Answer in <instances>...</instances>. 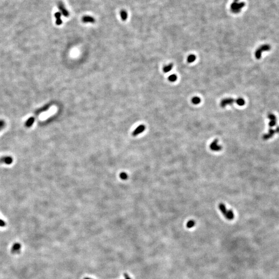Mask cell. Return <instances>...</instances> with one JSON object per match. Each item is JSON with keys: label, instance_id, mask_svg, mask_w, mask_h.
Wrapping results in <instances>:
<instances>
[{"label": "cell", "instance_id": "1", "mask_svg": "<svg viewBox=\"0 0 279 279\" xmlns=\"http://www.w3.org/2000/svg\"><path fill=\"white\" fill-rule=\"evenodd\" d=\"M218 208L222 214L228 220H232L234 218V214L232 210L228 209L226 205L223 203H220L218 205Z\"/></svg>", "mask_w": 279, "mask_h": 279}, {"label": "cell", "instance_id": "2", "mask_svg": "<svg viewBox=\"0 0 279 279\" xmlns=\"http://www.w3.org/2000/svg\"><path fill=\"white\" fill-rule=\"evenodd\" d=\"M245 2H243L236 3L233 2L231 5V10L233 13L235 14L238 13L241 11V10L245 6Z\"/></svg>", "mask_w": 279, "mask_h": 279}, {"label": "cell", "instance_id": "3", "mask_svg": "<svg viewBox=\"0 0 279 279\" xmlns=\"http://www.w3.org/2000/svg\"><path fill=\"white\" fill-rule=\"evenodd\" d=\"M271 47L268 44H264L259 47L255 52V56L257 59H260L262 57V54L263 51H269L270 50Z\"/></svg>", "mask_w": 279, "mask_h": 279}, {"label": "cell", "instance_id": "4", "mask_svg": "<svg viewBox=\"0 0 279 279\" xmlns=\"http://www.w3.org/2000/svg\"><path fill=\"white\" fill-rule=\"evenodd\" d=\"M209 148L213 151H219L222 150V147L218 144V140L214 139L209 145Z\"/></svg>", "mask_w": 279, "mask_h": 279}, {"label": "cell", "instance_id": "5", "mask_svg": "<svg viewBox=\"0 0 279 279\" xmlns=\"http://www.w3.org/2000/svg\"><path fill=\"white\" fill-rule=\"evenodd\" d=\"M58 7L60 10L61 13L65 17H68L69 16V13L66 8L65 5L62 2H59L58 3Z\"/></svg>", "mask_w": 279, "mask_h": 279}, {"label": "cell", "instance_id": "6", "mask_svg": "<svg viewBox=\"0 0 279 279\" xmlns=\"http://www.w3.org/2000/svg\"><path fill=\"white\" fill-rule=\"evenodd\" d=\"M236 99H234L232 98H227L223 99L221 101L220 105L222 107H226L228 105H231L234 103H236Z\"/></svg>", "mask_w": 279, "mask_h": 279}, {"label": "cell", "instance_id": "7", "mask_svg": "<svg viewBox=\"0 0 279 279\" xmlns=\"http://www.w3.org/2000/svg\"><path fill=\"white\" fill-rule=\"evenodd\" d=\"M275 133H279V127H277L275 129H270L268 133L264 134L263 138L264 140H267L271 138Z\"/></svg>", "mask_w": 279, "mask_h": 279}, {"label": "cell", "instance_id": "8", "mask_svg": "<svg viewBox=\"0 0 279 279\" xmlns=\"http://www.w3.org/2000/svg\"><path fill=\"white\" fill-rule=\"evenodd\" d=\"M145 128H146L145 126H144V125H140L137 128L134 129V130L132 133V135L134 137L137 136L140 133H141L143 131H144Z\"/></svg>", "mask_w": 279, "mask_h": 279}, {"label": "cell", "instance_id": "9", "mask_svg": "<svg viewBox=\"0 0 279 279\" xmlns=\"http://www.w3.org/2000/svg\"><path fill=\"white\" fill-rule=\"evenodd\" d=\"M13 162V159L11 156H5L0 158V163H4L5 164H11Z\"/></svg>", "mask_w": 279, "mask_h": 279}, {"label": "cell", "instance_id": "10", "mask_svg": "<svg viewBox=\"0 0 279 279\" xmlns=\"http://www.w3.org/2000/svg\"><path fill=\"white\" fill-rule=\"evenodd\" d=\"M82 21L85 23H94L95 22V19L94 17L90 16H84L82 17Z\"/></svg>", "mask_w": 279, "mask_h": 279}, {"label": "cell", "instance_id": "11", "mask_svg": "<svg viewBox=\"0 0 279 279\" xmlns=\"http://www.w3.org/2000/svg\"><path fill=\"white\" fill-rule=\"evenodd\" d=\"M21 246L19 243H16L12 248V252L13 253H19L20 251Z\"/></svg>", "mask_w": 279, "mask_h": 279}, {"label": "cell", "instance_id": "12", "mask_svg": "<svg viewBox=\"0 0 279 279\" xmlns=\"http://www.w3.org/2000/svg\"><path fill=\"white\" fill-rule=\"evenodd\" d=\"M62 15L60 12H57L56 13H55L54 16H55V18H56V24H57V25H60L62 24L63 21L61 19Z\"/></svg>", "mask_w": 279, "mask_h": 279}, {"label": "cell", "instance_id": "13", "mask_svg": "<svg viewBox=\"0 0 279 279\" xmlns=\"http://www.w3.org/2000/svg\"><path fill=\"white\" fill-rule=\"evenodd\" d=\"M34 122H35L34 118H33V117H31V118H29L25 122V126L28 128L31 127L33 125V124H34Z\"/></svg>", "mask_w": 279, "mask_h": 279}, {"label": "cell", "instance_id": "14", "mask_svg": "<svg viewBox=\"0 0 279 279\" xmlns=\"http://www.w3.org/2000/svg\"><path fill=\"white\" fill-rule=\"evenodd\" d=\"M120 15L123 21H126L128 18V13L125 10H122L120 12Z\"/></svg>", "mask_w": 279, "mask_h": 279}, {"label": "cell", "instance_id": "15", "mask_svg": "<svg viewBox=\"0 0 279 279\" xmlns=\"http://www.w3.org/2000/svg\"><path fill=\"white\" fill-rule=\"evenodd\" d=\"M173 64L172 63H171L169 65L164 66L163 67V71H164V73H168V72H169L171 70L172 68H173Z\"/></svg>", "mask_w": 279, "mask_h": 279}, {"label": "cell", "instance_id": "16", "mask_svg": "<svg viewBox=\"0 0 279 279\" xmlns=\"http://www.w3.org/2000/svg\"><path fill=\"white\" fill-rule=\"evenodd\" d=\"M195 222L193 220H191L189 221L187 223L186 227L188 229H191L194 227L195 226Z\"/></svg>", "mask_w": 279, "mask_h": 279}, {"label": "cell", "instance_id": "17", "mask_svg": "<svg viewBox=\"0 0 279 279\" xmlns=\"http://www.w3.org/2000/svg\"><path fill=\"white\" fill-rule=\"evenodd\" d=\"M236 103L239 106H243L245 104V100L242 98L236 99Z\"/></svg>", "mask_w": 279, "mask_h": 279}, {"label": "cell", "instance_id": "18", "mask_svg": "<svg viewBox=\"0 0 279 279\" xmlns=\"http://www.w3.org/2000/svg\"><path fill=\"white\" fill-rule=\"evenodd\" d=\"M201 99L199 97H194L192 99V102L194 104H198L201 102Z\"/></svg>", "mask_w": 279, "mask_h": 279}, {"label": "cell", "instance_id": "19", "mask_svg": "<svg viewBox=\"0 0 279 279\" xmlns=\"http://www.w3.org/2000/svg\"><path fill=\"white\" fill-rule=\"evenodd\" d=\"M195 60H196V56L193 54H191L190 55H189V57H188L187 62L188 63H191L194 62Z\"/></svg>", "mask_w": 279, "mask_h": 279}, {"label": "cell", "instance_id": "20", "mask_svg": "<svg viewBox=\"0 0 279 279\" xmlns=\"http://www.w3.org/2000/svg\"><path fill=\"white\" fill-rule=\"evenodd\" d=\"M168 79H169V80L170 81V82H175L177 80V76L175 75H174V74H173V75H170V76L169 77Z\"/></svg>", "mask_w": 279, "mask_h": 279}, {"label": "cell", "instance_id": "21", "mask_svg": "<svg viewBox=\"0 0 279 279\" xmlns=\"http://www.w3.org/2000/svg\"><path fill=\"white\" fill-rule=\"evenodd\" d=\"M268 118L270 121H271V120H276V118L275 116L274 115L272 114V113H269L268 115Z\"/></svg>", "mask_w": 279, "mask_h": 279}, {"label": "cell", "instance_id": "22", "mask_svg": "<svg viewBox=\"0 0 279 279\" xmlns=\"http://www.w3.org/2000/svg\"><path fill=\"white\" fill-rule=\"evenodd\" d=\"M276 120H271L270 121L269 123V125L270 127H272L276 125Z\"/></svg>", "mask_w": 279, "mask_h": 279}, {"label": "cell", "instance_id": "23", "mask_svg": "<svg viewBox=\"0 0 279 279\" xmlns=\"http://www.w3.org/2000/svg\"><path fill=\"white\" fill-rule=\"evenodd\" d=\"M120 176L121 178L122 179H123V180L127 179V178H128L127 175L125 173H122L120 175Z\"/></svg>", "mask_w": 279, "mask_h": 279}, {"label": "cell", "instance_id": "24", "mask_svg": "<svg viewBox=\"0 0 279 279\" xmlns=\"http://www.w3.org/2000/svg\"><path fill=\"white\" fill-rule=\"evenodd\" d=\"M5 126V122L3 120H0V131H1Z\"/></svg>", "mask_w": 279, "mask_h": 279}, {"label": "cell", "instance_id": "25", "mask_svg": "<svg viewBox=\"0 0 279 279\" xmlns=\"http://www.w3.org/2000/svg\"><path fill=\"white\" fill-rule=\"evenodd\" d=\"M6 226V223L4 221H3V220L0 219V227H4Z\"/></svg>", "mask_w": 279, "mask_h": 279}, {"label": "cell", "instance_id": "26", "mask_svg": "<svg viewBox=\"0 0 279 279\" xmlns=\"http://www.w3.org/2000/svg\"><path fill=\"white\" fill-rule=\"evenodd\" d=\"M124 276H125L126 279H131L130 277L129 276V275H128L127 274H126V273H125V274H124Z\"/></svg>", "mask_w": 279, "mask_h": 279}, {"label": "cell", "instance_id": "27", "mask_svg": "<svg viewBox=\"0 0 279 279\" xmlns=\"http://www.w3.org/2000/svg\"><path fill=\"white\" fill-rule=\"evenodd\" d=\"M239 1V0H234V2H235V3H236V2H238V1Z\"/></svg>", "mask_w": 279, "mask_h": 279}, {"label": "cell", "instance_id": "28", "mask_svg": "<svg viewBox=\"0 0 279 279\" xmlns=\"http://www.w3.org/2000/svg\"><path fill=\"white\" fill-rule=\"evenodd\" d=\"M84 279H92V278H88V277H85V278H84Z\"/></svg>", "mask_w": 279, "mask_h": 279}]
</instances>
